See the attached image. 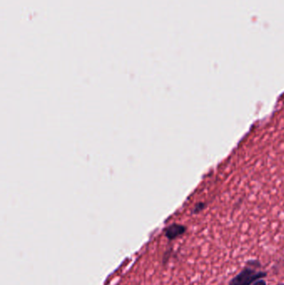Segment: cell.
<instances>
[{"label":"cell","instance_id":"4","mask_svg":"<svg viewBox=\"0 0 284 285\" xmlns=\"http://www.w3.org/2000/svg\"><path fill=\"white\" fill-rule=\"evenodd\" d=\"M252 285H267V282L264 278H261L254 282Z\"/></svg>","mask_w":284,"mask_h":285},{"label":"cell","instance_id":"2","mask_svg":"<svg viewBox=\"0 0 284 285\" xmlns=\"http://www.w3.org/2000/svg\"><path fill=\"white\" fill-rule=\"evenodd\" d=\"M186 228L184 225H172L166 230L165 234L167 238L170 240L181 236L185 233Z\"/></svg>","mask_w":284,"mask_h":285},{"label":"cell","instance_id":"3","mask_svg":"<svg viewBox=\"0 0 284 285\" xmlns=\"http://www.w3.org/2000/svg\"><path fill=\"white\" fill-rule=\"evenodd\" d=\"M246 265L248 266H250V267L253 268H261L262 265L260 263V261L258 259H250V260L248 261L246 263Z\"/></svg>","mask_w":284,"mask_h":285},{"label":"cell","instance_id":"5","mask_svg":"<svg viewBox=\"0 0 284 285\" xmlns=\"http://www.w3.org/2000/svg\"><path fill=\"white\" fill-rule=\"evenodd\" d=\"M276 285H284L283 283H277V284Z\"/></svg>","mask_w":284,"mask_h":285},{"label":"cell","instance_id":"1","mask_svg":"<svg viewBox=\"0 0 284 285\" xmlns=\"http://www.w3.org/2000/svg\"><path fill=\"white\" fill-rule=\"evenodd\" d=\"M267 276L268 272L259 271L255 268L246 265L237 275L230 279L228 285H252L258 279L265 278Z\"/></svg>","mask_w":284,"mask_h":285}]
</instances>
